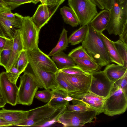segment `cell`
I'll return each mask as SVG.
<instances>
[{"instance_id":"cell-28","label":"cell","mask_w":127,"mask_h":127,"mask_svg":"<svg viewBox=\"0 0 127 127\" xmlns=\"http://www.w3.org/2000/svg\"><path fill=\"white\" fill-rule=\"evenodd\" d=\"M67 33V31L64 28L60 35L59 39L57 44L47 55L49 56H52L63 51L66 49L69 43Z\"/></svg>"},{"instance_id":"cell-10","label":"cell","mask_w":127,"mask_h":127,"mask_svg":"<svg viewBox=\"0 0 127 127\" xmlns=\"http://www.w3.org/2000/svg\"><path fill=\"white\" fill-rule=\"evenodd\" d=\"M73 98V104L86 105L96 111L98 115L103 112L104 98L99 96L89 91L84 94L77 92L68 94Z\"/></svg>"},{"instance_id":"cell-35","label":"cell","mask_w":127,"mask_h":127,"mask_svg":"<svg viewBox=\"0 0 127 127\" xmlns=\"http://www.w3.org/2000/svg\"><path fill=\"white\" fill-rule=\"evenodd\" d=\"M59 70L63 73L71 75L89 73L83 71L76 65Z\"/></svg>"},{"instance_id":"cell-3","label":"cell","mask_w":127,"mask_h":127,"mask_svg":"<svg viewBox=\"0 0 127 127\" xmlns=\"http://www.w3.org/2000/svg\"><path fill=\"white\" fill-rule=\"evenodd\" d=\"M24 72L20 77L17 104L30 105L32 103L35 93L41 88L33 73L25 71Z\"/></svg>"},{"instance_id":"cell-52","label":"cell","mask_w":127,"mask_h":127,"mask_svg":"<svg viewBox=\"0 0 127 127\" xmlns=\"http://www.w3.org/2000/svg\"><path fill=\"white\" fill-rule=\"evenodd\" d=\"M40 1V0H33L32 3L36 4Z\"/></svg>"},{"instance_id":"cell-51","label":"cell","mask_w":127,"mask_h":127,"mask_svg":"<svg viewBox=\"0 0 127 127\" xmlns=\"http://www.w3.org/2000/svg\"><path fill=\"white\" fill-rule=\"evenodd\" d=\"M0 4L7 5L10 8L9 6L4 1L2 0H0Z\"/></svg>"},{"instance_id":"cell-14","label":"cell","mask_w":127,"mask_h":127,"mask_svg":"<svg viewBox=\"0 0 127 127\" xmlns=\"http://www.w3.org/2000/svg\"><path fill=\"white\" fill-rule=\"evenodd\" d=\"M63 73L68 81L78 90V93L84 94L89 91L91 73L71 75Z\"/></svg>"},{"instance_id":"cell-39","label":"cell","mask_w":127,"mask_h":127,"mask_svg":"<svg viewBox=\"0 0 127 127\" xmlns=\"http://www.w3.org/2000/svg\"><path fill=\"white\" fill-rule=\"evenodd\" d=\"M127 72L122 77L117 80L114 85L121 88L124 91L127 93Z\"/></svg>"},{"instance_id":"cell-45","label":"cell","mask_w":127,"mask_h":127,"mask_svg":"<svg viewBox=\"0 0 127 127\" xmlns=\"http://www.w3.org/2000/svg\"><path fill=\"white\" fill-rule=\"evenodd\" d=\"M99 9L102 10L104 9V5L101 0H91Z\"/></svg>"},{"instance_id":"cell-41","label":"cell","mask_w":127,"mask_h":127,"mask_svg":"<svg viewBox=\"0 0 127 127\" xmlns=\"http://www.w3.org/2000/svg\"><path fill=\"white\" fill-rule=\"evenodd\" d=\"M11 10H6L0 12V15L7 19L11 20L14 19L16 18L18 13H13L12 12Z\"/></svg>"},{"instance_id":"cell-46","label":"cell","mask_w":127,"mask_h":127,"mask_svg":"<svg viewBox=\"0 0 127 127\" xmlns=\"http://www.w3.org/2000/svg\"><path fill=\"white\" fill-rule=\"evenodd\" d=\"M6 103L0 89V108L4 107Z\"/></svg>"},{"instance_id":"cell-23","label":"cell","mask_w":127,"mask_h":127,"mask_svg":"<svg viewBox=\"0 0 127 127\" xmlns=\"http://www.w3.org/2000/svg\"><path fill=\"white\" fill-rule=\"evenodd\" d=\"M52 94L50 101L48 103L49 105L58 109L66 106L69 102L65 100L64 98L68 95L65 92L56 89L52 90Z\"/></svg>"},{"instance_id":"cell-15","label":"cell","mask_w":127,"mask_h":127,"mask_svg":"<svg viewBox=\"0 0 127 127\" xmlns=\"http://www.w3.org/2000/svg\"><path fill=\"white\" fill-rule=\"evenodd\" d=\"M23 17L19 14L13 19H9L0 15V27L6 37L13 39L16 30L21 29Z\"/></svg>"},{"instance_id":"cell-13","label":"cell","mask_w":127,"mask_h":127,"mask_svg":"<svg viewBox=\"0 0 127 127\" xmlns=\"http://www.w3.org/2000/svg\"><path fill=\"white\" fill-rule=\"evenodd\" d=\"M26 50L28 56L45 70L55 73L59 70L52 59L39 48L32 50Z\"/></svg>"},{"instance_id":"cell-53","label":"cell","mask_w":127,"mask_h":127,"mask_svg":"<svg viewBox=\"0 0 127 127\" xmlns=\"http://www.w3.org/2000/svg\"><path fill=\"white\" fill-rule=\"evenodd\" d=\"M46 0H40V1L42 4L46 3Z\"/></svg>"},{"instance_id":"cell-43","label":"cell","mask_w":127,"mask_h":127,"mask_svg":"<svg viewBox=\"0 0 127 127\" xmlns=\"http://www.w3.org/2000/svg\"><path fill=\"white\" fill-rule=\"evenodd\" d=\"M105 9L110 11L113 5V0H101Z\"/></svg>"},{"instance_id":"cell-49","label":"cell","mask_w":127,"mask_h":127,"mask_svg":"<svg viewBox=\"0 0 127 127\" xmlns=\"http://www.w3.org/2000/svg\"><path fill=\"white\" fill-rule=\"evenodd\" d=\"M73 99V98L72 97L68 95L66 96L64 98V99L65 100L69 102L71 101Z\"/></svg>"},{"instance_id":"cell-54","label":"cell","mask_w":127,"mask_h":127,"mask_svg":"<svg viewBox=\"0 0 127 127\" xmlns=\"http://www.w3.org/2000/svg\"><path fill=\"white\" fill-rule=\"evenodd\" d=\"M120 3H122L124 2L125 0H119Z\"/></svg>"},{"instance_id":"cell-1","label":"cell","mask_w":127,"mask_h":127,"mask_svg":"<svg viewBox=\"0 0 127 127\" xmlns=\"http://www.w3.org/2000/svg\"><path fill=\"white\" fill-rule=\"evenodd\" d=\"M86 36L82 42V46L88 55L101 67L111 62L104 42L99 33L90 24L87 25Z\"/></svg>"},{"instance_id":"cell-7","label":"cell","mask_w":127,"mask_h":127,"mask_svg":"<svg viewBox=\"0 0 127 127\" xmlns=\"http://www.w3.org/2000/svg\"><path fill=\"white\" fill-rule=\"evenodd\" d=\"M40 30L29 16L23 17L21 29L24 49L32 50L39 48L38 44Z\"/></svg>"},{"instance_id":"cell-12","label":"cell","mask_w":127,"mask_h":127,"mask_svg":"<svg viewBox=\"0 0 127 127\" xmlns=\"http://www.w3.org/2000/svg\"><path fill=\"white\" fill-rule=\"evenodd\" d=\"M18 89L16 84L11 81L6 72L0 73V89L7 103L13 106L17 104Z\"/></svg>"},{"instance_id":"cell-18","label":"cell","mask_w":127,"mask_h":127,"mask_svg":"<svg viewBox=\"0 0 127 127\" xmlns=\"http://www.w3.org/2000/svg\"><path fill=\"white\" fill-rule=\"evenodd\" d=\"M53 14L46 3L39 5L31 19L37 27L41 30L51 18Z\"/></svg>"},{"instance_id":"cell-25","label":"cell","mask_w":127,"mask_h":127,"mask_svg":"<svg viewBox=\"0 0 127 127\" xmlns=\"http://www.w3.org/2000/svg\"><path fill=\"white\" fill-rule=\"evenodd\" d=\"M60 12L64 22L72 27L79 25L78 20L75 13L70 7L64 6L60 9Z\"/></svg>"},{"instance_id":"cell-6","label":"cell","mask_w":127,"mask_h":127,"mask_svg":"<svg viewBox=\"0 0 127 127\" xmlns=\"http://www.w3.org/2000/svg\"><path fill=\"white\" fill-rule=\"evenodd\" d=\"M68 3L75 14L80 27L90 23L98 13L96 5L91 0H68Z\"/></svg>"},{"instance_id":"cell-20","label":"cell","mask_w":127,"mask_h":127,"mask_svg":"<svg viewBox=\"0 0 127 127\" xmlns=\"http://www.w3.org/2000/svg\"><path fill=\"white\" fill-rule=\"evenodd\" d=\"M99 33L104 42L111 62L123 65V61L118 53L114 41L109 39L102 32Z\"/></svg>"},{"instance_id":"cell-5","label":"cell","mask_w":127,"mask_h":127,"mask_svg":"<svg viewBox=\"0 0 127 127\" xmlns=\"http://www.w3.org/2000/svg\"><path fill=\"white\" fill-rule=\"evenodd\" d=\"M97 115L95 110L77 111L67 109L59 116L57 122L65 127H82L87 123H93V120Z\"/></svg>"},{"instance_id":"cell-40","label":"cell","mask_w":127,"mask_h":127,"mask_svg":"<svg viewBox=\"0 0 127 127\" xmlns=\"http://www.w3.org/2000/svg\"><path fill=\"white\" fill-rule=\"evenodd\" d=\"M65 0H46V3L50 8L56 7V10Z\"/></svg>"},{"instance_id":"cell-50","label":"cell","mask_w":127,"mask_h":127,"mask_svg":"<svg viewBox=\"0 0 127 127\" xmlns=\"http://www.w3.org/2000/svg\"><path fill=\"white\" fill-rule=\"evenodd\" d=\"M0 37L4 38H7L6 37L0 27Z\"/></svg>"},{"instance_id":"cell-26","label":"cell","mask_w":127,"mask_h":127,"mask_svg":"<svg viewBox=\"0 0 127 127\" xmlns=\"http://www.w3.org/2000/svg\"><path fill=\"white\" fill-rule=\"evenodd\" d=\"M76 64L85 72L91 73L101 69L96 63L90 60L78 59H73Z\"/></svg>"},{"instance_id":"cell-17","label":"cell","mask_w":127,"mask_h":127,"mask_svg":"<svg viewBox=\"0 0 127 127\" xmlns=\"http://www.w3.org/2000/svg\"><path fill=\"white\" fill-rule=\"evenodd\" d=\"M28 115V110H7L3 108L0 110V117L12 126L26 121Z\"/></svg>"},{"instance_id":"cell-19","label":"cell","mask_w":127,"mask_h":127,"mask_svg":"<svg viewBox=\"0 0 127 127\" xmlns=\"http://www.w3.org/2000/svg\"><path fill=\"white\" fill-rule=\"evenodd\" d=\"M110 11L102 10L94 18L90 24L93 28L98 33L102 32L106 30L110 18Z\"/></svg>"},{"instance_id":"cell-36","label":"cell","mask_w":127,"mask_h":127,"mask_svg":"<svg viewBox=\"0 0 127 127\" xmlns=\"http://www.w3.org/2000/svg\"><path fill=\"white\" fill-rule=\"evenodd\" d=\"M10 7L13 10L19 6L25 3H32L33 0H2Z\"/></svg>"},{"instance_id":"cell-4","label":"cell","mask_w":127,"mask_h":127,"mask_svg":"<svg viewBox=\"0 0 127 127\" xmlns=\"http://www.w3.org/2000/svg\"><path fill=\"white\" fill-rule=\"evenodd\" d=\"M110 11V18L106 30L109 34L119 36L127 24V0L122 3L119 0H113Z\"/></svg>"},{"instance_id":"cell-42","label":"cell","mask_w":127,"mask_h":127,"mask_svg":"<svg viewBox=\"0 0 127 127\" xmlns=\"http://www.w3.org/2000/svg\"><path fill=\"white\" fill-rule=\"evenodd\" d=\"M119 36V39L127 44V24L124 27L121 33Z\"/></svg>"},{"instance_id":"cell-47","label":"cell","mask_w":127,"mask_h":127,"mask_svg":"<svg viewBox=\"0 0 127 127\" xmlns=\"http://www.w3.org/2000/svg\"><path fill=\"white\" fill-rule=\"evenodd\" d=\"M11 124L0 117V127H8L12 126Z\"/></svg>"},{"instance_id":"cell-9","label":"cell","mask_w":127,"mask_h":127,"mask_svg":"<svg viewBox=\"0 0 127 127\" xmlns=\"http://www.w3.org/2000/svg\"><path fill=\"white\" fill-rule=\"evenodd\" d=\"M28 57L29 64L33 74L41 88L51 90L56 89L58 85L56 73L45 70L41 66Z\"/></svg>"},{"instance_id":"cell-48","label":"cell","mask_w":127,"mask_h":127,"mask_svg":"<svg viewBox=\"0 0 127 127\" xmlns=\"http://www.w3.org/2000/svg\"><path fill=\"white\" fill-rule=\"evenodd\" d=\"M11 10L8 6L0 4V12L6 10Z\"/></svg>"},{"instance_id":"cell-16","label":"cell","mask_w":127,"mask_h":127,"mask_svg":"<svg viewBox=\"0 0 127 127\" xmlns=\"http://www.w3.org/2000/svg\"><path fill=\"white\" fill-rule=\"evenodd\" d=\"M13 42L10 58L5 68L8 72L11 68L16 64L19 57L24 49L21 29L16 30L13 39Z\"/></svg>"},{"instance_id":"cell-29","label":"cell","mask_w":127,"mask_h":127,"mask_svg":"<svg viewBox=\"0 0 127 127\" xmlns=\"http://www.w3.org/2000/svg\"><path fill=\"white\" fill-rule=\"evenodd\" d=\"M13 42V39L7 38L4 48L0 52V66L4 68L7 64L10 58Z\"/></svg>"},{"instance_id":"cell-21","label":"cell","mask_w":127,"mask_h":127,"mask_svg":"<svg viewBox=\"0 0 127 127\" xmlns=\"http://www.w3.org/2000/svg\"><path fill=\"white\" fill-rule=\"evenodd\" d=\"M103 71L109 79L114 83L127 72V68L122 65L109 64L106 66Z\"/></svg>"},{"instance_id":"cell-24","label":"cell","mask_w":127,"mask_h":127,"mask_svg":"<svg viewBox=\"0 0 127 127\" xmlns=\"http://www.w3.org/2000/svg\"><path fill=\"white\" fill-rule=\"evenodd\" d=\"M56 76L58 85L56 90L63 91L67 94L78 92V90L67 80L63 73L59 70L56 73Z\"/></svg>"},{"instance_id":"cell-44","label":"cell","mask_w":127,"mask_h":127,"mask_svg":"<svg viewBox=\"0 0 127 127\" xmlns=\"http://www.w3.org/2000/svg\"><path fill=\"white\" fill-rule=\"evenodd\" d=\"M7 38H4L0 37V52L2 51L4 48Z\"/></svg>"},{"instance_id":"cell-31","label":"cell","mask_w":127,"mask_h":127,"mask_svg":"<svg viewBox=\"0 0 127 127\" xmlns=\"http://www.w3.org/2000/svg\"><path fill=\"white\" fill-rule=\"evenodd\" d=\"M68 55L73 59H87L95 62L94 59L87 53L82 46H79L72 50Z\"/></svg>"},{"instance_id":"cell-11","label":"cell","mask_w":127,"mask_h":127,"mask_svg":"<svg viewBox=\"0 0 127 127\" xmlns=\"http://www.w3.org/2000/svg\"><path fill=\"white\" fill-rule=\"evenodd\" d=\"M58 109L52 107L47 103L43 106L31 109L28 110L27 120L15 126L34 127L50 117Z\"/></svg>"},{"instance_id":"cell-22","label":"cell","mask_w":127,"mask_h":127,"mask_svg":"<svg viewBox=\"0 0 127 127\" xmlns=\"http://www.w3.org/2000/svg\"><path fill=\"white\" fill-rule=\"evenodd\" d=\"M52 59L59 70L76 65L73 59L62 51L52 56Z\"/></svg>"},{"instance_id":"cell-33","label":"cell","mask_w":127,"mask_h":127,"mask_svg":"<svg viewBox=\"0 0 127 127\" xmlns=\"http://www.w3.org/2000/svg\"><path fill=\"white\" fill-rule=\"evenodd\" d=\"M29 64V62L26 51L24 49L20 54L15 65L22 73L25 71Z\"/></svg>"},{"instance_id":"cell-2","label":"cell","mask_w":127,"mask_h":127,"mask_svg":"<svg viewBox=\"0 0 127 127\" xmlns=\"http://www.w3.org/2000/svg\"><path fill=\"white\" fill-rule=\"evenodd\" d=\"M127 108V93L114 84L109 94L105 98L103 112L112 116L123 113Z\"/></svg>"},{"instance_id":"cell-37","label":"cell","mask_w":127,"mask_h":127,"mask_svg":"<svg viewBox=\"0 0 127 127\" xmlns=\"http://www.w3.org/2000/svg\"><path fill=\"white\" fill-rule=\"evenodd\" d=\"M66 108L68 110L77 111L94 110L86 105L81 104H68L67 105Z\"/></svg>"},{"instance_id":"cell-32","label":"cell","mask_w":127,"mask_h":127,"mask_svg":"<svg viewBox=\"0 0 127 127\" xmlns=\"http://www.w3.org/2000/svg\"><path fill=\"white\" fill-rule=\"evenodd\" d=\"M114 42L118 53L123 61V66L127 68V44L120 39Z\"/></svg>"},{"instance_id":"cell-27","label":"cell","mask_w":127,"mask_h":127,"mask_svg":"<svg viewBox=\"0 0 127 127\" xmlns=\"http://www.w3.org/2000/svg\"><path fill=\"white\" fill-rule=\"evenodd\" d=\"M88 29L87 25L80 26L69 36L68 38V43L75 45L82 43L86 36Z\"/></svg>"},{"instance_id":"cell-30","label":"cell","mask_w":127,"mask_h":127,"mask_svg":"<svg viewBox=\"0 0 127 127\" xmlns=\"http://www.w3.org/2000/svg\"><path fill=\"white\" fill-rule=\"evenodd\" d=\"M66 106H64L58 109L50 117L44 121L35 125L36 127H46L48 126L57 122L59 116L65 110Z\"/></svg>"},{"instance_id":"cell-38","label":"cell","mask_w":127,"mask_h":127,"mask_svg":"<svg viewBox=\"0 0 127 127\" xmlns=\"http://www.w3.org/2000/svg\"><path fill=\"white\" fill-rule=\"evenodd\" d=\"M21 73L15 65L7 73L8 77L11 81L15 84L16 83L17 80Z\"/></svg>"},{"instance_id":"cell-34","label":"cell","mask_w":127,"mask_h":127,"mask_svg":"<svg viewBox=\"0 0 127 127\" xmlns=\"http://www.w3.org/2000/svg\"><path fill=\"white\" fill-rule=\"evenodd\" d=\"M52 90L46 89L37 91L34 97L38 100L44 103H48L50 101L52 96Z\"/></svg>"},{"instance_id":"cell-8","label":"cell","mask_w":127,"mask_h":127,"mask_svg":"<svg viewBox=\"0 0 127 127\" xmlns=\"http://www.w3.org/2000/svg\"><path fill=\"white\" fill-rule=\"evenodd\" d=\"M91 80L89 91L101 97H106L109 94L114 84L103 71L91 73Z\"/></svg>"}]
</instances>
